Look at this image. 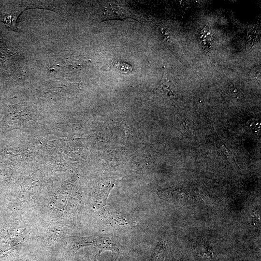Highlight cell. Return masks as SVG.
Instances as JSON below:
<instances>
[{
    "label": "cell",
    "instance_id": "obj_1",
    "mask_svg": "<svg viewBox=\"0 0 261 261\" xmlns=\"http://www.w3.org/2000/svg\"><path fill=\"white\" fill-rule=\"evenodd\" d=\"M159 195L162 199L177 205H186L191 201L190 195L185 189L173 187L161 190Z\"/></svg>",
    "mask_w": 261,
    "mask_h": 261
},
{
    "label": "cell",
    "instance_id": "obj_6",
    "mask_svg": "<svg viewBox=\"0 0 261 261\" xmlns=\"http://www.w3.org/2000/svg\"><path fill=\"white\" fill-rule=\"evenodd\" d=\"M112 65L113 67L123 73L130 72L133 69V67L130 65L122 61H115Z\"/></svg>",
    "mask_w": 261,
    "mask_h": 261
},
{
    "label": "cell",
    "instance_id": "obj_5",
    "mask_svg": "<svg viewBox=\"0 0 261 261\" xmlns=\"http://www.w3.org/2000/svg\"><path fill=\"white\" fill-rule=\"evenodd\" d=\"M260 35L259 30L255 27L248 30L246 37V49H250L257 42Z\"/></svg>",
    "mask_w": 261,
    "mask_h": 261
},
{
    "label": "cell",
    "instance_id": "obj_8",
    "mask_svg": "<svg viewBox=\"0 0 261 261\" xmlns=\"http://www.w3.org/2000/svg\"><path fill=\"white\" fill-rule=\"evenodd\" d=\"M95 261H97L96 260H95ZM117 261V258H116V259L114 260L113 259V258L112 257V261Z\"/></svg>",
    "mask_w": 261,
    "mask_h": 261
},
{
    "label": "cell",
    "instance_id": "obj_4",
    "mask_svg": "<svg viewBox=\"0 0 261 261\" xmlns=\"http://www.w3.org/2000/svg\"><path fill=\"white\" fill-rule=\"evenodd\" d=\"M21 13H22V10H19L16 12L3 14L0 17V20L3 22L10 29L18 32L20 30L16 27V23Z\"/></svg>",
    "mask_w": 261,
    "mask_h": 261
},
{
    "label": "cell",
    "instance_id": "obj_3",
    "mask_svg": "<svg viewBox=\"0 0 261 261\" xmlns=\"http://www.w3.org/2000/svg\"><path fill=\"white\" fill-rule=\"evenodd\" d=\"M170 81L168 79L167 73L164 70L162 79L159 86V90L163 95L169 100L174 101L175 98L174 93L171 90Z\"/></svg>",
    "mask_w": 261,
    "mask_h": 261
},
{
    "label": "cell",
    "instance_id": "obj_7",
    "mask_svg": "<svg viewBox=\"0 0 261 261\" xmlns=\"http://www.w3.org/2000/svg\"><path fill=\"white\" fill-rule=\"evenodd\" d=\"M165 248L161 246H158L155 249L152 261H162Z\"/></svg>",
    "mask_w": 261,
    "mask_h": 261
},
{
    "label": "cell",
    "instance_id": "obj_2",
    "mask_svg": "<svg viewBox=\"0 0 261 261\" xmlns=\"http://www.w3.org/2000/svg\"><path fill=\"white\" fill-rule=\"evenodd\" d=\"M130 13L123 7L117 5L114 3H111L104 9L102 14V21L109 19H124L132 18Z\"/></svg>",
    "mask_w": 261,
    "mask_h": 261
}]
</instances>
